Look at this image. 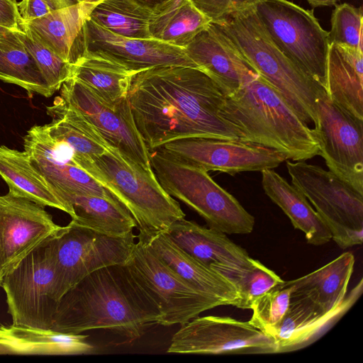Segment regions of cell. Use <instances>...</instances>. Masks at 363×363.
Returning a JSON list of instances; mask_svg holds the SVG:
<instances>
[{"instance_id":"3","label":"cell","mask_w":363,"mask_h":363,"mask_svg":"<svg viewBox=\"0 0 363 363\" xmlns=\"http://www.w3.org/2000/svg\"><path fill=\"white\" fill-rule=\"evenodd\" d=\"M219 115L237 130L241 141L276 150L294 161L319 155L313 129L259 75L225 96Z\"/></svg>"},{"instance_id":"19","label":"cell","mask_w":363,"mask_h":363,"mask_svg":"<svg viewBox=\"0 0 363 363\" xmlns=\"http://www.w3.org/2000/svg\"><path fill=\"white\" fill-rule=\"evenodd\" d=\"M362 291V278L343 301L330 311L323 310L306 297L291 295L281 320L265 333L276 342L277 353L307 347L330 330L357 301Z\"/></svg>"},{"instance_id":"18","label":"cell","mask_w":363,"mask_h":363,"mask_svg":"<svg viewBox=\"0 0 363 363\" xmlns=\"http://www.w3.org/2000/svg\"><path fill=\"white\" fill-rule=\"evenodd\" d=\"M166 233L182 250L226 277L235 286L252 267L254 259L218 230L184 218L173 223Z\"/></svg>"},{"instance_id":"31","label":"cell","mask_w":363,"mask_h":363,"mask_svg":"<svg viewBox=\"0 0 363 363\" xmlns=\"http://www.w3.org/2000/svg\"><path fill=\"white\" fill-rule=\"evenodd\" d=\"M63 200L74 211L73 221L97 232L123 236L137 227L129 211L118 200L85 194H66Z\"/></svg>"},{"instance_id":"43","label":"cell","mask_w":363,"mask_h":363,"mask_svg":"<svg viewBox=\"0 0 363 363\" xmlns=\"http://www.w3.org/2000/svg\"><path fill=\"white\" fill-rule=\"evenodd\" d=\"M51 9L56 10L77 4L81 2L99 3L103 0H45Z\"/></svg>"},{"instance_id":"28","label":"cell","mask_w":363,"mask_h":363,"mask_svg":"<svg viewBox=\"0 0 363 363\" xmlns=\"http://www.w3.org/2000/svg\"><path fill=\"white\" fill-rule=\"evenodd\" d=\"M0 176L11 194L43 206L57 208L74 217L73 208L63 201L45 177L33 166L26 151L0 146Z\"/></svg>"},{"instance_id":"7","label":"cell","mask_w":363,"mask_h":363,"mask_svg":"<svg viewBox=\"0 0 363 363\" xmlns=\"http://www.w3.org/2000/svg\"><path fill=\"white\" fill-rule=\"evenodd\" d=\"M130 278L160 313L158 325H183L202 312L223 306L199 291L138 238L123 264Z\"/></svg>"},{"instance_id":"16","label":"cell","mask_w":363,"mask_h":363,"mask_svg":"<svg viewBox=\"0 0 363 363\" xmlns=\"http://www.w3.org/2000/svg\"><path fill=\"white\" fill-rule=\"evenodd\" d=\"M158 149L207 172L219 171L230 175L274 169L287 160L285 155L276 150L235 140L184 138Z\"/></svg>"},{"instance_id":"15","label":"cell","mask_w":363,"mask_h":363,"mask_svg":"<svg viewBox=\"0 0 363 363\" xmlns=\"http://www.w3.org/2000/svg\"><path fill=\"white\" fill-rule=\"evenodd\" d=\"M82 52L111 60L136 72L155 67H196L184 48L156 38L120 35L101 27L89 18L83 26L74 45L72 64Z\"/></svg>"},{"instance_id":"2","label":"cell","mask_w":363,"mask_h":363,"mask_svg":"<svg viewBox=\"0 0 363 363\" xmlns=\"http://www.w3.org/2000/svg\"><path fill=\"white\" fill-rule=\"evenodd\" d=\"M159 319L124 265L113 264L89 274L62 296L50 329L70 334L103 329L134 340Z\"/></svg>"},{"instance_id":"40","label":"cell","mask_w":363,"mask_h":363,"mask_svg":"<svg viewBox=\"0 0 363 363\" xmlns=\"http://www.w3.org/2000/svg\"><path fill=\"white\" fill-rule=\"evenodd\" d=\"M16 5L23 22L43 17L52 11L45 0H21Z\"/></svg>"},{"instance_id":"41","label":"cell","mask_w":363,"mask_h":363,"mask_svg":"<svg viewBox=\"0 0 363 363\" xmlns=\"http://www.w3.org/2000/svg\"><path fill=\"white\" fill-rule=\"evenodd\" d=\"M22 23L16 3L11 0H0V26L13 30L23 31Z\"/></svg>"},{"instance_id":"4","label":"cell","mask_w":363,"mask_h":363,"mask_svg":"<svg viewBox=\"0 0 363 363\" xmlns=\"http://www.w3.org/2000/svg\"><path fill=\"white\" fill-rule=\"evenodd\" d=\"M211 22L304 123H317V101L325 89L304 74L274 44L259 20L255 6Z\"/></svg>"},{"instance_id":"35","label":"cell","mask_w":363,"mask_h":363,"mask_svg":"<svg viewBox=\"0 0 363 363\" xmlns=\"http://www.w3.org/2000/svg\"><path fill=\"white\" fill-rule=\"evenodd\" d=\"M362 7L343 3L336 4L331 16L330 44L363 51Z\"/></svg>"},{"instance_id":"5","label":"cell","mask_w":363,"mask_h":363,"mask_svg":"<svg viewBox=\"0 0 363 363\" xmlns=\"http://www.w3.org/2000/svg\"><path fill=\"white\" fill-rule=\"evenodd\" d=\"M77 165L129 211L138 227V238L148 241L185 217L179 202L162 188L153 169L129 161L115 147L110 145L105 153L79 160Z\"/></svg>"},{"instance_id":"46","label":"cell","mask_w":363,"mask_h":363,"mask_svg":"<svg viewBox=\"0 0 363 363\" xmlns=\"http://www.w3.org/2000/svg\"><path fill=\"white\" fill-rule=\"evenodd\" d=\"M11 31H13V30L0 26V37H2Z\"/></svg>"},{"instance_id":"23","label":"cell","mask_w":363,"mask_h":363,"mask_svg":"<svg viewBox=\"0 0 363 363\" xmlns=\"http://www.w3.org/2000/svg\"><path fill=\"white\" fill-rule=\"evenodd\" d=\"M363 51L330 44L325 92L330 100L363 120Z\"/></svg>"},{"instance_id":"42","label":"cell","mask_w":363,"mask_h":363,"mask_svg":"<svg viewBox=\"0 0 363 363\" xmlns=\"http://www.w3.org/2000/svg\"><path fill=\"white\" fill-rule=\"evenodd\" d=\"M141 6L150 11L154 18L157 16L172 0H133Z\"/></svg>"},{"instance_id":"27","label":"cell","mask_w":363,"mask_h":363,"mask_svg":"<svg viewBox=\"0 0 363 363\" xmlns=\"http://www.w3.org/2000/svg\"><path fill=\"white\" fill-rule=\"evenodd\" d=\"M86 335L65 333L52 329L11 324L0 325V342L11 354L67 355L92 352Z\"/></svg>"},{"instance_id":"26","label":"cell","mask_w":363,"mask_h":363,"mask_svg":"<svg viewBox=\"0 0 363 363\" xmlns=\"http://www.w3.org/2000/svg\"><path fill=\"white\" fill-rule=\"evenodd\" d=\"M261 173L264 193L288 216L294 228L304 233L308 243L322 245L332 239L328 228L299 190L273 169Z\"/></svg>"},{"instance_id":"9","label":"cell","mask_w":363,"mask_h":363,"mask_svg":"<svg viewBox=\"0 0 363 363\" xmlns=\"http://www.w3.org/2000/svg\"><path fill=\"white\" fill-rule=\"evenodd\" d=\"M255 11L278 49L325 90L329 32L322 28L313 10L287 0H261Z\"/></svg>"},{"instance_id":"17","label":"cell","mask_w":363,"mask_h":363,"mask_svg":"<svg viewBox=\"0 0 363 363\" xmlns=\"http://www.w3.org/2000/svg\"><path fill=\"white\" fill-rule=\"evenodd\" d=\"M62 228L44 206L10 192L0 196V282L5 274Z\"/></svg>"},{"instance_id":"33","label":"cell","mask_w":363,"mask_h":363,"mask_svg":"<svg viewBox=\"0 0 363 363\" xmlns=\"http://www.w3.org/2000/svg\"><path fill=\"white\" fill-rule=\"evenodd\" d=\"M153 13L133 0H103L92 10L89 19L120 35L153 38L150 27Z\"/></svg>"},{"instance_id":"45","label":"cell","mask_w":363,"mask_h":363,"mask_svg":"<svg viewBox=\"0 0 363 363\" xmlns=\"http://www.w3.org/2000/svg\"><path fill=\"white\" fill-rule=\"evenodd\" d=\"M0 354H11L9 350L0 342Z\"/></svg>"},{"instance_id":"29","label":"cell","mask_w":363,"mask_h":363,"mask_svg":"<svg viewBox=\"0 0 363 363\" xmlns=\"http://www.w3.org/2000/svg\"><path fill=\"white\" fill-rule=\"evenodd\" d=\"M354 262L353 254L345 252L318 269L289 281L291 295L306 297L325 311L333 310L347 294Z\"/></svg>"},{"instance_id":"38","label":"cell","mask_w":363,"mask_h":363,"mask_svg":"<svg viewBox=\"0 0 363 363\" xmlns=\"http://www.w3.org/2000/svg\"><path fill=\"white\" fill-rule=\"evenodd\" d=\"M284 282L274 271L254 259L252 267L236 283L240 295L237 308L250 309L257 298Z\"/></svg>"},{"instance_id":"25","label":"cell","mask_w":363,"mask_h":363,"mask_svg":"<svg viewBox=\"0 0 363 363\" xmlns=\"http://www.w3.org/2000/svg\"><path fill=\"white\" fill-rule=\"evenodd\" d=\"M46 109L52 118L50 123L44 125L46 130L53 139L64 143L71 149L76 165L79 160H90L108 150L110 145L96 128L60 96Z\"/></svg>"},{"instance_id":"1","label":"cell","mask_w":363,"mask_h":363,"mask_svg":"<svg viewBox=\"0 0 363 363\" xmlns=\"http://www.w3.org/2000/svg\"><path fill=\"white\" fill-rule=\"evenodd\" d=\"M225 98L205 73L185 66L139 72L128 94L135 125L150 152L184 138L240 140L237 130L219 115Z\"/></svg>"},{"instance_id":"22","label":"cell","mask_w":363,"mask_h":363,"mask_svg":"<svg viewBox=\"0 0 363 363\" xmlns=\"http://www.w3.org/2000/svg\"><path fill=\"white\" fill-rule=\"evenodd\" d=\"M145 242L160 259L196 289L220 301L223 306L237 307L240 295L235 285L182 250L166 233Z\"/></svg>"},{"instance_id":"34","label":"cell","mask_w":363,"mask_h":363,"mask_svg":"<svg viewBox=\"0 0 363 363\" xmlns=\"http://www.w3.org/2000/svg\"><path fill=\"white\" fill-rule=\"evenodd\" d=\"M211 22L187 0L172 13L153 19L150 30L153 38L185 48Z\"/></svg>"},{"instance_id":"20","label":"cell","mask_w":363,"mask_h":363,"mask_svg":"<svg viewBox=\"0 0 363 363\" xmlns=\"http://www.w3.org/2000/svg\"><path fill=\"white\" fill-rule=\"evenodd\" d=\"M184 49L196 67L216 82L225 96L258 77L228 38L212 22Z\"/></svg>"},{"instance_id":"24","label":"cell","mask_w":363,"mask_h":363,"mask_svg":"<svg viewBox=\"0 0 363 363\" xmlns=\"http://www.w3.org/2000/svg\"><path fill=\"white\" fill-rule=\"evenodd\" d=\"M98 4L81 2L53 10L43 17L23 21L21 30L64 61L72 64L74 45Z\"/></svg>"},{"instance_id":"13","label":"cell","mask_w":363,"mask_h":363,"mask_svg":"<svg viewBox=\"0 0 363 363\" xmlns=\"http://www.w3.org/2000/svg\"><path fill=\"white\" fill-rule=\"evenodd\" d=\"M60 90L62 100L83 114L110 145L129 161L152 170L151 152L137 128L128 98L110 106L72 78L65 82Z\"/></svg>"},{"instance_id":"44","label":"cell","mask_w":363,"mask_h":363,"mask_svg":"<svg viewBox=\"0 0 363 363\" xmlns=\"http://www.w3.org/2000/svg\"><path fill=\"white\" fill-rule=\"evenodd\" d=\"M313 7L332 6L336 5L340 0H307Z\"/></svg>"},{"instance_id":"11","label":"cell","mask_w":363,"mask_h":363,"mask_svg":"<svg viewBox=\"0 0 363 363\" xmlns=\"http://www.w3.org/2000/svg\"><path fill=\"white\" fill-rule=\"evenodd\" d=\"M137 236L104 234L72 220L51 238L56 286L60 298L73 285L100 268L123 264L130 255Z\"/></svg>"},{"instance_id":"32","label":"cell","mask_w":363,"mask_h":363,"mask_svg":"<svg viewBox=\"0 0 363 363\" xmlns=\"http://www.w3.org/2000/svg\"><path fill=\"white\" fill-rule=\"evenodd\" d=\"M17 31L0 37V79L23 88L29 94L51 96L55 92L48 85Z\"/></svg>"},{"instance_id":"8","label":"cell","mask_w":363,"mask_h":363,"mask_svg":"<svg viewBox=\"0 0 363 363\" xmlns=\"http://www.w3.org/2000/svg\"><path fill=\"white\" fill-rule=\"evenodd\" d=\"M291 184L313 205L342 249L363 242V193L333 172L304 161L286 163Z\"/></svg>"},{"instance_id":"14","label":"cell","mask_w":363,"mask_h":363,"mask_svg":"<svg viewBox=\"0 0 363 363\" xmlns=\"http://www.w3.org/2000/svg\"><path fill=\"white\" fill-rule=\"evenodd\" d=\"M313 128L329 170L363 193V120L332 102L325 91L317 101Z\"/></svg>"},{"instance_id":"21","label":"cell","mask_w":363,"mask_h":363,"mask_svg":"<svg viewBox=\"0 0 363 363\" xmlns=\"http://www.w3.org/2000/svg\"><path fill=\"white\" fill-rule=\"evenodd\" d=\"M23 146L33 166L62 200L66 194L94 195L118 200L88 173L58 152L44 125L33 126L24 136Z\"/></svg>"},{"instance_id":"48","label":"cell","mask_w":363,"mask_h":363,"mask_svg":"<svg viewBox=\"0 0 363 363\" xmlns=\"http://www.w3.org/2000/svg\"><path fill=\"white\" fill-rule=\"evenodd\" d=\"M0 287H1V282H0Z\"/></svg>"},{"instance_id":"39","label":"cell","mask_w":363,"mask_h":363,"mask_svg":"<svg viewBox=\"0 0 363 363\" xmlns=\"http://www.w3.org/2000/svg\"><path fill=\"white\" fill-rule=\"evenodd\" d=\"M193 5L211 21L255 6L261 0H190Z\"/></svg>"},{"instance_id":"37","label":"cell","mask_w":363,"mask_h":363,"mask_svg":"<svg viewBox=\"0 0 363 363\" xmlns=\"http://www.w3.org/2000/svg\"><path fill=\"white\" fill-rule=\"evenodd\" d=\"M17 34L34 58L49 87L55 92L71 77L72 64L64 61L53 51L30 38L23 31Z\"/></svg>"},{"instance_id":"36","label":"cell","mask_w":363,"mask_h":363,"mask_svg":"<svg viewBox=\"0 0 363 363\" xmlns=\"http://www.w3.org/2000/svg\"><path fill=\"white\" fill-rule=\"evenodd\" d=\"M293 286L285 281L257 298L251 307L252 315L248 320L264 333L278 324L286 313Z\"/></svg>"},{"instance_id":"47","label":"cell","mask_w":363,"mask_h":363,"mask_svg":"<svg viewBox=\"0 0 363 363\" xmlns=\"http://www.w3.org/2000/svg\"><path fill=\"white\" fill-rule=\"evenodd\" d=\"M11 1L14 2V3H16L17 2V0H11Z\"/></svg>"},{"instance_id":"12","label":"cell","mask_w":363,"mask_h":363,"mask_svg":"<svg viewBox=\"0 0 363 363\" xmlns=\"http://www.w3.org/2000/svg\"><path fill=\"white\" fill-rule=\"evenodd\" d=\"M169 353L223 354L277 353L274 340L249 321L227 316L196 317L176 332Z\"/></svg>"},{"instance_id":"6","label":"cell","mask_w":363,"mask_h":363,"mask_svg":"<svg viewBox=\"0 0 363 363\" xmlns=\"http://www.w3.org/2000/svg\"><path fill=\"white\" fill-rule=\"evenodd\" d=\"M150 162L165 191L196 211L209 228L225 234L252 231L255 218L207 171L159 149L151 152Z\"/></svg>"},{"instance_id":"30","label":"cell","mask_w":363,"mask_h":363,"mask_svg":"<svg viewBox=\"0 0 363 363\" xmlns=\"http://www.w3.org/2000/svg\"><path fill=\"white\" fill-rule=\"evenodd\" d=\"M136 73L111 60L82 52L72 64L70 78L114 106L128 98L132 79Z\"/></svg>"},{"instance_id":"10","label":"cell","mask_w":363,"mask_h":363,"mask_svg":"<svg viewBox=\"0 0 363 363\" xmlns=\"http://www.w3.org/2000/svg\"><path fill=\"white\" fill-rule=\"evenodd\" d=\"M51 238L31 251L1 279L12 324L43 329H50L52 325L59 297Z\"/></svg>"}]
</instances>
